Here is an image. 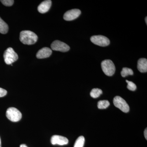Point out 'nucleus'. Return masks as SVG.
Returning a JSON list of instances; mask_svg holds the SVG:
<instances>
[{
    "mask_svg": "<svg viewBox=\"0 0 147 147\" xmlns=\"http://www.w3.org/2000/svg\"><path fill=\"white\" fill-rule=\"evenodd\" d=\"M38 36L33 32L29 30L22 31L20 33V40L25 45H30L36 42Z\"/></svg>",
    "mask_w": 147,
    "mask_h": 147,
    "instance_id": "obj_1",
    "label": "nucleus"
},
{
    "mask_svg": "<svg viewBox=\"0 0 147 147\" xmlns=\"http://www.w3.org/2000/svg\"><path fill=\"white\" fill-rule=\"evenodd\" d=\"M101 68L105 75L112 76L115 73L116 68L113 62L110 60H105L101 64Z\"/></svg>",
    "mask_w": 147,
    "mask_h": 147,
    "instance_id": "obj_2",
    "label": "nucleus"
},
{
    "mask_svg": "<svg viewBox=\"0 0 147 147\" xmlns=\"http://www.w3.org/2000/svg\"><path fill=\"white\" fill-rule=\"evenodd\" d=\"M6 64L10 65L16 61L18 59V56L11 47H9L5 50L3 55Z\"/></svg>",
    "mask_w": 147,
    "mask_h": 147,
    "instance_id": "obj_3",
    "label": "nucleus"
},
{
    "mask_svg": "<svg viewBox=\"0 0 147 147\" xmlns=\"http://www.w3.org/2000/svg\"><path fill=\"white\" fill-rule=\"evenodd\" d=\"M7 117L12 122L18 121L22 118V114L20 111L15 108L11 107L7 110Z\"/></svg>",
    "mask_w": 147,
    "mask_h": 147,
    "instance_id": "obj_4",
    "label": "nucleus"
},
{
    "mask_svg": "<svg viewBox=\"0 0 147 147\" xmlns=\"http://www.w3.org/2000/svg\"><path fill=\"white\" fill-rule=\"evenodd\" d=\"M113 103L115 107L119 108L124 113H127L129 111V106L125 100L120 96H116L114 98Z\"/></svg>",
    "mask_w": 147,
    "mask_h": 147,
    "instance_id": "obj_5",
    "label": "nucleus"
},
{
    "mask_svg": "<svg viewBox=\"0 0 147 147\" xmlns=\"http://www.w3.org/2000/svg\"><path fill=\"white\" fill-rule=\"evenodd\" d=\"M90 40L94 44L101 47L108 46L110 43L108 38L102 35L93 36L91 37Z\"/></svg>",
    "mask_w": 147,
    "mask_h": 147,
    "instance_id": "obj_6",
    "label": "nucleus"
},
{
    "mask_svg": "<svg viewBox=\"0 0 147 147\" xmlns=\"http://www.w3.org/2000/svg\"><path fill=\"white\" fill-rule=\"evenodd\" d=\"M52 50L61 52H66L70 49L69 46L65 42L60 40H56L51 45Z\"/></svg>",
    "mask_w": 147,
    "mask_h": 147,
    "instance_id": "obj_7",
    "label": "nucleus"
},
{
    "mask_svg": "<svg viewBox=\"0 0 147 147\" xmlns=\"http://www.w3.org/2000/svg\"><path fill=\"white\" fill-rule=\"evenodd\" d=\"M81 13V10L79 9H72L66 11L63 16V18L67 21H71L78 18Z\"/></svg>",
    "mask_w": 147,
    "mask_h": 147,
    "instance_id": "obj_8",
    "label": "nucleus"
},
{
    "mask_svg": "<svg viewBox=\"0 0 147 147\" xmlns=\"http://www.w3.org/2000/svg\"><path fill=\"white\" fill-rule=\"evenodd\" d=\"M52 144H58L61 146L67 145L68 144V140L67 138L60 135H53L51 139Z\"/></svg>",
    "mask_w": 147,
    "mask_h": 147,
    "instance_id": "obj_9",
    "label": "nucleus"
},
{
    "mask_svg": "<svg viewBox=\"0 0 147 147\" xmlns=\"http://www.w3.org/2000/svg\"><path fill=\"white\" fill-rule=\"evenodd\" d=\"M52 53V51L50 48L45 47L40 50L36 54L38 59H45L50 57Z\"/></svg>",
    "mask_w": 147,
    "mask_h": 147,
    "instance_id": "obj_10",
    "label": "nucleus"
},
{
    "mask_svg": "<svg viewBox=\"0 0 147 147\" xmlns=\"http://www.w3.org/2000/svg\"><path fill=\"white\" fill-rule=\"evenodd\" d=\"M52 5V1L47 0L42 2L38 7V10L40 13H44L49 11Z\"/></svg>",
    "mask_w": 147,
    "mask_h": 147,
    "instance_id": "obj_11",
    "label": "nucleus"
},
{
    "mask_svg": "<svg viewBox=\"0 0 147 147\" xmlns=\"http://www.w3.org/2000/svg\"><path fill=\"white\" fill-rule=\"evenodd\" d=\"M137 68L140 72L144 73L147 71V60L145 58H141L138 61Z\"/></svg>",
    "mask_w": 147,
    "mask_h": 147,
    "instance_id": "obj_12",
    "label": "nucleus"
},
{
    "mask_svg": "<svg viewBox=\"0 0 147 147\" xmlns=\"http://www.w3.org/2000/svg\"><path fill=\"white\" fill-rule=\"evenodd\" d=\"M8 28L7 24L0 17V33L2 34L7 33Z\"/></svg>",
    "mask_w": 147,
    "mask_h": 147,
    "instance_id": "obj_13",
    "label": "nucleus"
},
{
    "mask_svg": "<svg viewBox=\"0 0 147 147\" xmlns=\"http://www.w3.org/2000/svg\"><path fill=\"white\" fill-rule=\"evenodd\" d=\"M110 105L108 100H101L98 102V108L100 109H105L108 108Z\"/></svg>",
    "mask_w": 147,
    "mask_h": 147,
    "instance_id": "obj_14",
    "label": "nucleus"
},
{
    "mask_svg": "<svg viewBox=\"0 0 147 147\" xmlns=\"http://www.w3.org/2000/svg\"><path fill=\"white\" fill-rule=\"evenodd\" d=\"M102 90L98 88L93 89L90 92L91 96L93 98H96L99 97L102 94Z\"/></svg>",
    "mask_w": 147,
    "mask_h": 147,
    "instance_id": "obj_15",
    "label": "nucleus"
},
{
    "mask_svg": "<svg viewBox=\"0 0 147 147\" xmlns=\"http://www.w3.org/2000/svg\"><path fill=\"white\" fill-rule=\"evenodd\" d=\"M85 138L83 136H80L76 139L74 147H83L85 143Z\"/></svg>",
    "mask_w": 147,
    "mask_h": 147,
    "instance_id": "obj_16",
    "label": "nucleus"
},
{
    "mask_svg": "<svg viewBox=\"0 0 147 147\" xmlns=\"http://www.w3.org/2000/svg\"><path fill=\"white\" fill-rule=\"evenodd\" d=\"M133 74V70L127 67H123L121 71V75L123 77H126L128 75H132Z\"/></svg>",
    "mask_w": 147,
    "mask_h": 147,
    "instance_id": "obj_17",
    "label": "nucleus"
},
{
    "mask_svg": "<svg viewBox=\"0 0 147 147\" xmlns=\"http://www.w3.org/2000/svg\"><path fill=\"white\" fill-rule=\"evenodd\" d=\"M126 82L127 84V89L129 90L134 91H135V90L137 89V86L133 82H130V81H129L128 80H126Z\"/></svg>",
    "mask_w": 147,
    "mask_h": 147,
    "instance_id": "obj_18",
    "label": "nucleus"
},
{
    "mask_svg": "<svg viewBox=\"0 0 147 147\" xmlns=\"http://www.w3.org/2000/svg\"><path fill=\"white\" fill-rule=\"evenodd\" d=\"M1 2L6 6H11L13 5L14 1L13 0H1Z\"/></svg>",
    "mask_w": 147,
    "mask_h": 147,
    "instance_id": "obj_19",
    "label": "nucleus"
},
{
    "mask_svg": "<svg viewBox=\"0 0 147 147\" xmlns=\"http://www.w3.org/2000/svg\"><path fill=\"white\" fill-rule=\"evenodd\" d=\"M7 94V91L5 90L0 88V97L5 96Z\"/></svg>",
    "mask_w": 147,
    "mask_h": 147,
    "instance_id": "obj_20",
    "label": "nucleus"
},
{
    "mask_svg": "<svg viewBox=\"0 0 147 147\" xmlns=\"http://www.w3.org/2000/svg\"><path fill=\"white\" fill-rule=\"evenodd\" d=\"M144 136L145 138H146V139H147V128L145 129V131H144Z\"/></svg>",
    "mask_w": 147,
    "mask_h": 147,
    "instance_id": "obj_21",
    "label": "nucleus"
},
{
    "mask_svg": "<svg viewBox=\"0 0 147 147\" xmlns=\"http://www.w3.org/2000/svg\"><path fill=\"white\" fill-rule=\"evenodd\" d=\"M20 147H28L25 144H21L20 146Z\"/></svg>",
    "mask_w": 147,
    "mask_h": 147,
    "instance_id": "obj_22",
    "label": "nucleus"
},
{
    "mask_svg": "<svg viewBox=\"0 0 147 147\" xmlns=\"http://www.w3.org/2000/svg\"><path fill=\"white\" fill-rule=\"evenodd\" d=\"M147 17H146L145 18V21H146V24H147Z\"/></svg>",
    "mask_w": 147,
    "mask_h": 147,
    "instance_id": "obj_23",
    "label": "nucleus"
},
{
    "mask_svg": "<svg viewBox=\"0 0 147 147\" xmlns=\"http://www.w3.org/2000/svg\"><path fill=\"white\" fill-rule=\"evenodd\" d=\"M0 147H1V138H0Z\"/></svg>",
    "mask_w": 147,
    "mask_h": 147,
    "instance_id": "obj_24",
    "label": "nucleus"
}]
</instances>
